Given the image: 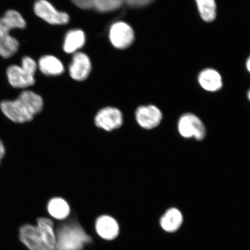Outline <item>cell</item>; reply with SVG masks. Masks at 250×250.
Instances as JSON below:
<instances>
[{
    "label": "cell",
    "mask_w": 250,
    "mask_h": 250,
    "mask_svg": "<svg viewBox=\"0 0 250 250\" xmlns=\"http://www.w3.org/2000/svg\"><path fill=\"white\" fill-rule=\"evenodd\" d=\"M246 66H247V68H248V71L250 73V56L249 58V59H248V61H247Z\"/></svg>",
    "instance_id": "ffe728a7"
},
{
    "label": "cell",
    "mask_w": 250,
    "mask_h": 250,
    "mask_svg": "<svg viewBox=\"0 0 250 250\" xmlns=\"http://www.w3.org/2000/svg\"><path fill=\"white\" fill-rule=\"evenodd\" d=\"M55 232L56 250H82L92 242L91 237L76 222L62 224Z\"/></svg>",
    "instance_id": "277c9868"
},
{
    "label": "cell",
    "mask_w": 250,
    "mask_h": 250,
    "mask_svg": "<svg viewBox=\"0 0 250 250\" xmlns=\"http://www.w3.org/2000/svg\"><path fill=\"white\" fill-rule=\"evenodd\" d=\"M248 98L250 102V89L249 90V92L248 93Z\"/></svg>",
    "instance_id": "44dd1931"
},
{
    "label": "cell",
    "mask_w": 250,
    "mask_h": 250,
    "mask_svg": "<svg viewBox=\"0 0 250 250\" xmlns=\"http://www.w3.org/2000/svg\"><path fill=\"white\" fill-rule=\"evenodd\" d=\"M47 210L52 217L58 220H63L69 216L71 208L66 200L61 197H54L48 202Z\"/></svg>",
    "instance_id": "e0dca14e"
},
{
    "label": "cell",
    "mask_w": 250,
    "mask_h": 250,
    "mask_svg": "<svg viewBox=\"0 0 250 250\" xmlns=\"http://www.w3.org/2000/svg\"><path fill=\"white\" fill-rule=\"evenodd\" d=\"M135 120L142 129L152 130L157 127L163 120L160 109L153 104L140 105L136 109Z\"/></svg>",
    "instance_id": "30bf717a"
},
{
    "label": "cell",
    "mask_w": 250,
    "mask_h": 250,
    "mask_svg": "<svg viewBox=\"0 0 250 250\" xmlns=\"http://www.w3.org/2000/svg\"><path fill=\"white\" fill-rule=\"evenodd\" d=\"M19 238L29 250H56V232L51 219L40 217L36 226L24 224L19 230Z\"/></svg>",
    "instance_id": "6da1fadb"
},
{
    "label": "cell",
    "mask_w": 250,
    "mask_h": 250,
    "mask_svg": "<svg viewBox=\"0 0 250 250\" xmlns=\"http://www.w3.org/2000/svg\"><path fill=\"white\" fill-rule=\"evenodd\" d=\"M134 32L129 24L124 21H117L109 27L108 38L114 48L125 49L132 44L134 41Z\"/></svg>",
    "instance_id": "ba28073f"
},
{
    "label": "cell",
    "mask_w": 250,
    "mask_h": 250,
    "mask_svg": "<svg viewBox=\"0 0 250 250\" xmlns=\"http://www.w3.org/2000/svg\"><path fill=\"white\" fill-rule=\"evenodd\" d=\"M86 36L83 31L81 29H73L65 34L63 46L64 51L68 54H74L85 45Z\"/></svg>",
    "instance_id": "4fadbf2b"
},
{
    "label": "cell",
    "mask_w": 250,
    "mask_h": 250,
    "mask_svg": "<svg viewBox=\"0 0 250 250\" xmlns=\"http://www.w3.org/2000/svg\"><path fill=\"white\" fill-rule=\"evenodd\" d=\"M34 11L37 17L52 25H64L70 21L66 12L58 11L47 0H37L34 5Z\"/></svg>",
    "instance_id": "9c48e42d"
},
{
    "label": "cell",
    "mask_w": 250,
    "mask_h": 250,
    "mask_svg": "<svg viewBox=\"0 0 250 250\" xmlns=\"http://www.w3.org/2000/svg\"><path fill=\"white\" fill-rule=\"evenodd\" d=\"M37 64L29 56H25L21 61V66L12 65L8 68L7 75L9 83L16 88H26L35 83Z\"/></svg>",
    "instance_id": "5b68a950"
},
{
    "label": "cell",
    "mask_w": 250,
    "mask_h": 250,
    "mask_svg": "<svg viewBox=\"0 0 250 250\" xmlns=\"http://www.w3.org/2000/svg\"><path fill=\"white\" fill-rule=\"evenodd\" d=\"M95 228L99 236L107 240L115 239L120 232L117 221L108 215H103L97 218Z\"/></svg>",
    "instance_id": "7c38bea8"
},
{
    "label": "cell",
    "mask_w": 250,
    "mask_h": 250,
    "mask_svg": "<svg viewBox=\"0 0 250 250\" xmlns=\"http://www.w3.org/2000/svg\"><path fill=\"white\" fill-rule=\"evenodd\" d=\"M43 107L42 96L30 90L21 93L15 101H5L0 103V108L5 116L18 124L32 121L42 111Z\"/></svg>",
    "instance_id": "7a4b0ae2"
},
{
    "label": "cell",
    "mask_w": 250,
    "mask_h": 250,
    "mask_svg": "<svg viewBox=\"0 0 250 250\" xmlns=\"http://www.w3.org/2000/svg\"><path fill=\"white\" fill-rule=\"evenodd\" d=\"M38 66L41 72L46 76H57L64 71L62 62L52 55H45L41 58Z\"/></svg>",
    "instance_id": "2e32d148"
},
{
    "label": "cell",
    "mask_w": 250,
    "mask_h": 250,
    "mask_svg": "<svg viewBox=\"0 0 250 250\" xmlns=\"http://www.w3.org/2000/svg\"><path fill=\"white\" fill-rule=\"evenodd\" d=\"M177 129L184 139H193L201 141L205 138L206 129L204 123L196 115L186 113L180 117Z\"/></svg>",
    "instance_id": "8992f818"
},
{
    "label": "cell",
    "mask_w": 250,
    "mask_h": 250,
    "mask_svg": "<svg viewBox=\"0 0 250 250\" xmlns=\"http://www.w3.org/2000/svg\"><path fill=\"white\" fill-rule=\"evenodd\" d=\"M5 149L2 142V141L0 140V164H1V161L5 155Z\"/></svg>",
    "instance_id": "d6986e66"
},
{
    "label": "cell",
    "mask_w": 250,
    "mask_h": 250,
    "mask_svg": "<svg viewBox=\"0 0 250 250\" xmlns=\"http://www.w3.org/2000/svg\"><path fill=\"white\" fill-rule=\"evenodd\" d=\"M195 1L203 20L208 22L213 21L217 14L215 0H195Z\"/></svg>",
    "instance_id": "ac0fdd59"
},
{
    "label": "cell",
    "mask_w": 250,
    "mask_h": 250,
    "mask_svg": "<svg viewBox=\"0 0 250 250\" xmlns=\"http://www.w3.org/2000/svg\"><path fill=\"white\" fill-rule=\"evenodd\" d=\"M26 26V21L17 11L8 10L0 18V56L8 59L18 51L20 43L11 35V31Z\"/></svg>",
    "instance_id": "3957f363"
},
{
    "label": "cell",
    "mask_w": 250,
    "mask_h": 250,
    "mask_svg": "<svg viewBox=\"0 0 250 250\" xmlns=\"http://www.w3.org/2000/svg\"><path fill=\"white\" fill-rule=\"evenodd\" d=\"M92 70V62L85 53L77 52L73 55L69 66V74L73 80L83 81L87 79Z\"/></svg>",
    "instance_id": "8fae6325"
},
{
    "label": "cell",
    "mask_w": 250,
    "mask_h": 250,
    "mask_svg": "<svg viewBox=\"0 0 250 250\" xmlns=\"http://www.w3.org/2000/svg\"><path fill=\"white\" fill-rule=\"evenodd\" d=\"M94 123L97 127L107 132L120 129L124 123L123 112L120 109L107 106L99 109L94 118Z\"/></svg>",
    "instance_id": "52a82bcc"
},
{
    "label": "cell",
    "mask_w": 250,
    "mask_h": 250,
    "mask_svg": "<svg viewBox=\"0 0 250 250\" xmlns=\"http://www.w3.org/2000/svg\"><path fill=\"white\" fill-rule=\"evenodd\" d=\"M200 85L208 92H217L223 86V81L218 72L213 69H206L200 73L198 78Z\"/></svg>",
    "instance_id": "5bb4252c"
},
{
    "label": "cell",
    "mask_w": 250,
    "mask_h": 250,
    "mask_svg": "<svg viewBox=\"0 0 250 250\" xmlns=\"http://www.w3.org/2000/svg\"><path fill=\"white\" fill-rule=\"evenodd\" d=\"M183 222L181 212L177 208H170L162 215L160 225L162 229L167 232H176L179 229Z\"/></svg>",
    "instance_id": "9a60e30c"
}]
</instances>
